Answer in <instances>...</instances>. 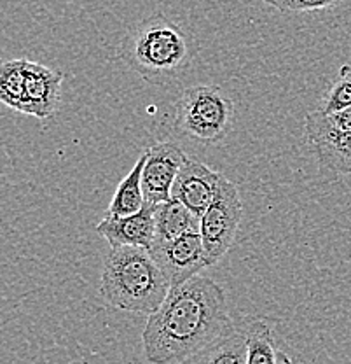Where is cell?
I'll list each match as a JSON object with an SVG mask.
<instances>
[{"label": "cell", "instance_id": "5b68a950", "mask_svg": "<svg viewBox=\"0 0 351 364\" xmlns=\"http://www.w3.org/2000/svg\"><path fill=\"white\" fill-rule=\"evenodd\" d=\"M241 215H243V205H241L240 191L234 182L224 177L217 198L199 218V235L205 245L208 267L217 264L231 249L240 228Z\"/></svg>", "mask_w": 351, "mask_h": 364}, {"label": "cell", "instance_id": "6da1fadb", "mask_svg": "<svg viewBox=\"0 0 351 364\" xmlns=\"http://www.w3.org/2000/svg\"><path fill=\"white\" fill-rule=\"evenodd\" d=\"M231 324L224 289L208 277H194L169 289L147 318L143 352L150 364L191 363Z\"/></svg>", "mask_w": 351, "mask_h": 364}, {"label": "cell", "instance_id": "ac0fdd59", "mask_svg": "<svg viewBox=\"0 0 351 364\" xmlns=\"http://www.w3.org/2000/svg\"><path fill=\"white\" fill-rule=\"evenodd\" d=\"M269 4L274 9L283 13H309V11H320L342 4L345 0H262Z\"/></svg>", "mask_w": 351, "mask_h": 364}, {"label": "cell", "instance_id": "52a82bcc", "mask_svg": "<svg viewBox=\"0 0 351 364\" xmlns=\"http://www.w3.org/2000/svg\"><path fill=\"white\" fill-rule=\"evenodd\" d=\"M306 135L320 165L342 176H351V132L335 127L322 111L306 114Z\"/></svg>", "mask_w": 351, "mask_h": 364}, {"label": "cell", "instance_id": "e0dca14e", "mask_svg": "<svg viewBox=\"0 0 351 364\" xmlns=\"http://www.w3.org/2000/svg\"><path fill=\"white\" fill-rule=\"evenodd\" d=\"M346 107H351V65L341 67L338 79L323 98L320 111L328 116V114L339 112Z\"/></svg>", "mask_w": 351, "mask_h": 364}, {"label": "cell", "instance_id": "7a4b0ae2", "mask_svg": "<svg viewBox=\"0 0 351 364\" xmlns=\"http://www.w3.org/2000/svg\"><path fill=\"white\" fill-rule=\"evenodd\" d=\"M121 58L150 85L175 81L191 67L194 51L189 36L165 14L138 23L119 49Z\"/></svg>", "mask_w": 351, "mask_h": 364}, {"label": "cell", "instance_id": "2e32d148", "mask_svg": "<svg viewBox=\"0 0 351 364\" xmlns=\"http://www.w3.org/2000/svg\"><path fill=\"white\" fill-rule=\"evenodd\" d=\"M25 98V60H9L0 68V100L21 112Z\"/></svg>", "mask_w": 351, "mask_h": 364}, {"label": "cell", "instance_id": "5bb4252c", "mask_svg": "<svg viewBox=\"0 0 351 364\" xmlns=\"http://www.w3.org/2000/svg\"><path fill=\"white\" fill-rule=\"evenodd\" d=\"M247 364H294L292 358L278 347L269 322L262 318L248 321Z\"/></svg>", "mask_w": 351, "mask_h": 364}, {"label": "cell", "instance_id": "9c48e42d", "mask_svg": "<svg viewBox=\"0 0 351 364\" xmlns=\"http://www.w3.org/2000/svg\"><path fill=\"white\" fill-rule=\"evenodd\" d=\"M222 179L224 176L221 172L210 168L198 159L187 156L175 184H173L172 198L179 200L189 210L201 218L217 198Z\"/></svg>", "mask_w": 351, "mask_h": 364}, {"label": "cell", "instance_id": "8992f818", "mask_svg": "<svg viewBox=\"0 0 351 364\" xmlns=\"http://www.w3.org/2000/svg\"><path fill=\"white\" fill-rule=\"evenodd\" d=\"M149 252L152 254L157 267L165 273L169 289L184 286L191 279L198 277L203 268L208 267L199 231L182 235L175 240L152 244Z\"/></svg>", "mask_w": 351, "mask_h": 364}, {"label": "cell", "instance_id": "8fae6325", "mask_svg": "<svg viewBox=\"0 0 351 364\" xmlns=\"http://www.w3.org/2000/svg\"><path fill=\"white\" fill-rule=\"evenodd\" d=\"M154 208L156 205L145 203L140 212L124 218L105 215L96 225V231L111 244L128 245V247H152L156 240V225H154Z\"/></svg>", "mask_w": 351, "mask_h": 364}, {"label": "cell", "instance_id": "d6986e66", "mask_svg": "<svg viewBox=\"0 0 351 364\" xmlns=\"http://www.w3.org/2000/svg\"><path fill=\"white\" fill-rule=\"evenodd\" d=\"M328 119H330L335 127L341 128V130L351 132V107H346L342 109V111L334 114H328Z\"/></svg>", "mask_w": 351, "mask_h": 364}, {"label": "cell", "instance_id": "7c38bea8", "mask_svg": "<svg viewBox=\"0 0 351 364\" xmlns=\"http://www.w3.org/2000/svg\"><path fill=\"white\" fill-rule=\"evenodd\" d=\"M248 321L236 322L187 364H247Z\"/></svg>", "mask_w": 351, "mask_h": 364}, {"label": "cell", "instance_id": "ffe728a7", "mask_svg": "<svg viewBox=\"0 0 351 364\" xmlns=\"http://www.w3.org/2000/svg\"><path fill=\"white\" fill-rule=\"evenodd\" d=\"M186 364H187V363H186Z\"/></svg>", "mask_w": 351, "mask_h": 364}, {"label": "cell", "instance_id": "4fadbf2b", "mask_svg": "<svg viewBox=\"0 0 351 364\" xmlns=\"http://www.w3.org/2000/svg\"><path fill=\"white\" fill-rule=\"evenodd\" d=\"M156 240L154 244L175 240L182 235L199 231V218L179 200L172 198L165 203H157L154 208Z\"/></svg>", "mask_w": 351, "mask_h": 364}, {"label": "cell", "instance_id": "277c9868", "mask_svg": "<svg viewBox=\"0 0 351 364\" xmlns=\"http://www.w3.org/2000/svg\"><path fill=\"white\" fill-rule=\"evenodd\" d=\"M234 119L231 98L217 86H191L175 104V127L199 144H217L229 134Z\"/></svg>", "mask_w": 351, "mask_h": 364}, {"label": "cell", "instance_id": "3957f363", "mask_svg": "<svg viewBox=\"0 0 351 364\" xmlns=\"http://www.w3.org/2000/svg\"><path fill=\"white\" fill-rule=\"evenodd\" d=\"M100 293L119 310L156 312L169 293V284L149 249L117 245L105 257Z\"/></svg>", "mask_w": 351, "mask_h": 364}, {"label": "cell", "instance_id": "30bf717a", "mask_svg": "<svg viewBox=\"0 0 351 364\" xmlns=\"http://www.w3.org/2000/svg\"><path fill=\"white\" fill-rule=\"evenodd\" d=\"M63 74L25 60V98L21 112L39 119L52 116L62 98Z\"/></svg>", "mask_w": 351, "mask_h": 364}, {"label": "cell", "instance_id": "9a60e30c", "mask_svg": "<svg viewBox=\"0 0 351 364\" xmlns=\"http://www.w3.org/2000/svg\"><path fill=\"white\" fill-rule=\"evenodd\" d=\"M145 153L137 159L133 168L130 170L126 177L119 182L114 196H112L111 203H108L107 215H117V218H124V215L137 214L145 205V196H143V186H142V172L145 166Z\"/></svg>", "mask_w": 351, "mask_h": 364}, {"label": "cell", "instance_id": "ba28073f", "mask_svg": "<svg viewBox=\"0 0 351 364\" xmlns=\"http://www.w3.org/2000/svg\"><path fill=\"white\" fill-rule=\"evenodd\" d=\"M145 166L142 172L143 196L147 203H165L172 200L173 184L187 154L173 142H156L145 151Z\"/></svg>", "mask_w": 351, "mask_h": 364}]
</instances>
